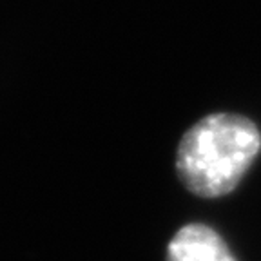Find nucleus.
<instances>
[{"label":"nucleus","instance_id":"f257e3e1","mask_svg":"<svg viewBox=\"0 0 261 261\" xmlns=\"http://www.w3.org/2000/svg\"><path fill=\"white\" fill-rule=\"evenodd\" d=\"M261 151L257 125L241 114H208L179 140L176 172L187 191L200 198L232 192Z\"/></svg>","mask_w":261,"mask_h":261},{"label":"nucleus","instance_id":"f03ea898","mask_svg":"<svg viewBox=\"0 0 261 261\" xmlns=\"http://www.w3.org/2000/svg\"><path fill=\"white\" fill-rule=\"evenodd\" d=\"M167 261H236V257L212 227L189 223L169 243Z\"/></svg>","mask_w":261,"mask_h":261}]
</instances>
